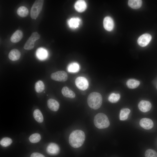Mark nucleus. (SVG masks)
I'll use <instances>...</instances> for the list:
<instances>
[{
  "label": "nucleus",
  "mask_w": 157,
  "mask_h": 157,
  "mask_svg": "<svg viewBox=\"0 0 157 157\" xmlns=\"http://www.w3.org/2000/svg\"><path fill=\"white\" fill-rule=\"evenodd\" d=\"M85 139V135L83 131L81 130H75L70 134L69 137V143L72 147L78 148L83 144Z\"/></svg>",
  "instance_id": "obj_1"
},
{
  "label": "nucleus",
  "mask_w": 157,
  "mask_h": 157,
  "mask_svg": "<svg viewBox=\"0 0 157 157\" xmlns=\"http://www.w3.org/2000/svg\"><path fill=\"white\" fill-rule=\"evenodd\" d=\"M102 98L101 95L97 92H93L88 96L87 102L91 108L96 110L99 108L102 103Z\"/></svg>",
  "instance_id": "obj_2"
},
{
  "label": "nucleus",
  "mask_w": 157,
  "mask_h": 157,
  "mask_svg": "<svg viewBox=\"0 0 157 157\" xmlns=\"http://www.w3.org/2000/svg\"><path fill=\"white\" fill-rule=\"evenodd\" d=\"M94 122L95 126L99 129L107 128L110 125V122L107 116L102 113H99L95 116Z\"/></svg>",
  "instance_id": "obj_3"
},
{
  "label": "nucleus",
  "mask_w": 157,
  "mask_h": 157,
  "mask_svg": "<svg viewBox=\"0 0 157 157\" xmlns=\"http://www.w3.org/2000/svg\"><path fill=\"white\" fill-rule=\"evenodd\" d=\"M44 0H36L33 4L30 11V16L32 19H36L41 12Z\"/></svg>",
  "instance_id": "obj_4"
},
{
  "label": "nucleus",
  "mask_w": 157,
  "mask_h": 157,
  "mask_svg": "<svg viewBox=\"0 0 157 157\" xmlns=\"http://www.w3.org/2000/svg\"><path fill=\"white\" fill-rule=\"evenodd\" d=\"M40 38V35L37 32L33 33L25 43L24 48L26 50L33 49L34 47L35 42L39 39Z\"/></svg>",
  "instance_id": "obj_5"
},
{
  "label": "nucleus",
  "mask_w": 157,
  "mask_h": 157,
  "mask_svg": "<svg viewBox=\"0 0 157 157\" xmlns=\"http://www.w3.org/2000/svg\"><path fill=\"white\" fill-rule=\"evenodd\" d=\"M51 77L52 80L54 81L65 82L67 79L68 75L65 72L60 71L52 73L51 75Z\"/></svg>",
  "instance_id": "obj_6"
},
{
  "label": "nucleus",
  "mask_w": 157,
  "mask_h": 157,
  "mask_svg": "<svg viewBox=\"0 0 157 157\" xmlns=\"http://www.w3.org/2000/svg\"><path fill=\"white\" fill-rule=\"evenodd\" d=\"M75 83L77 88L82 90H86L88 87V81L83 77L79 76L77 77L75 80Z\"/></svg>",
  "instance_id": "obj_7"
},
{
  "label": "nucleus",
  "mask_w": 157,
  "mask_h": 157,
  "mask_svg": "<svg viewBox=\"0 0 157 157\" xmlns=\"http://www.w3.org/2000/svg\"><path fill=\"white\" fill-rule=\"evenodd\" d=\"M151 39V35L148 33H145L140 36L138 40V43L140 46H146Z\"/></svg>",
  "instance_id": "obj_8"
},
{
  "label": "nucleus",
  "mask_w": 157,
  "mask_h": 157,
  "mask_svg": "<svg viewBox=\"0 0 157 157\" xmlns=\"http://www.w3.org/2000/svg\"><path fill=\"white\" fill-rule=\"evenodd\" d=\"M46 151L49 154L52 155H57L60 152V148L56 143H51L47 146Z\"/></svg>",
  "instance_id": "obj_9"
},
{
  "label": "nucleus",
  "mask_w": 157,
  "mask_h": 157,
  "mask_svg": "<svg viewBox=\"0 0 157 157\" xmlns=\"http://www.w3.org/2000/svg\"><path fill=\"white\" fill-rule=\"evenodd\" d=\"M139 124L141 127L147 130L150 129L154 126L153 121L151 119L148 118H143L141 119Z\"/></svg>",
  "instance_id": "obj_10"
},
{
  "label": "nucleus",
  "mask_w": 157,
  "mask_h": 157,
  "mask_svg": "<svg viewBox=\"0 0 157 157\" xmlns=\"http://www.w3.org/2000/svg\"><path fill=\"white\" fill-rule=\"evenodd\" d=\"M103 25L106 30L108 31H111L114 27V22L113 19L109 16L106 17L103 21Z\"/></svg>",
  "instance_id": "obj_11"
},
{
  "label": "nucleus",
  "mask_w": 157,
  "mask_h": 157,
  "mask_svg": "<svg viewBox=\"0 0 157 157\" xmlns=\"http://www.w3.org/2000/svg\"><path fill=\"white\" fill-rule=\"evenodd\" d=\"M139 109L142 112H146L149 111L151 107V104L150 102L147 101L142 100L140 101L138 105Z\"/></svg>",
  "instance_id": "obj_12"
},
{
  "label": "nucleus",
  "mask_w": 157,
  "mask_h": 157,
  "mask_svg": "<svg viewBox=\"0 0 157 157\" xmlns=\"http://www.w3.org/2000/svg\"><path fill=\"white\" fill-rule=\"evenodd\" d=\"M81 23V19L78 17H73L69 19L68 24L71 28L75 29L78 27Z\"/></svg>",
  "instance_id": "obj_13"
},
{
  "label": "nucleus",
  "mask_w": 157,
  "mask_h": 157,
  "mask_svg": "<svg viewBox=\"0 0 157 157\" xmlns=\"http://www.w3.org/2000/svg\"><path fill=\"white\" fill-rule=\"evenodd\" d=\"M48 107L52 111H56L59 108V104L58 102L54 99H50L47 101Z\"/></svg>",
  "instance_id": "obj_14"
},
{
  "label": "nucleus",
  "mask_w": 157,
  "mask_h": 157,
  "mask_svg": "<svg viewBox=\"0 0 157 157\" xmlns=\"http://www.w3.org/2000/svg\"><path fill=\"white\" fill-rule=\"evenodd\" d=\"M75 10L79 12H82L85 10L87 8V4L85 2L82 0H78L74 5Z\"/></svg>",
  "instance_id": "obj_15"
},
{
  "label": "nucleus",
  "mask_w": 157,
  "mask_h": 157,
  "mask_svg": "<svg viewBox=\"0 0 157 157\" xmlns=\"http://www.w3.org/2000/svg\"><path fill=\"white\" fill-rule=\"evenodd\" d=\"M23 33L22 31L19 30L16 31L12 35L10 38V41L14 43L17 42L22 38Z\"/></svg>",
  "instance_id": "obj_16"
},
{
  "label": "nucleus",
  "mask_w": 157,
  "mask_h": 157,
  "mask_svg": "<svg viewBox=\"0 0 157 157\" xmlns=\"http://www.w3.org/2000/svg\"><path fill=\"white\" fill-rule=\"evenodd\" d=\"M20 52L16 49H14L11 50L8 54L9 58L12 61L18 60L20 58Z\"/></svg>",
  "instance_id": "obj_17"
},
{
  "label": "nucleus",
  "mask_w": 157,
  "mask_h": 157,
  "mask_svg": "<svg viewBox=\"0 0 157 157\" xmlns=\"http://www.w3.org/2000/svg\"><path fill=\"white\" fill-rule=\"evenodd\" d=\"M62 93L65 97L70 98H74L75 97L74 92L66 86L63 87L62 90Z\"/></svg>",
  "instance_id": "obj_18"
},
{
  "label": "nucleus",
  "mask_w": 157,
  "mask_h": 157,
  "mask_svg": "<svg viewBox=\"0 0 157 157\" xmlns=\"http://www.w3.org/2000/svg\"><path fill=\"white\" fill-rule=\"evenodd\" d=\"M36 54L37 57L40 60L45 59L48 56L47 51L44 48H40L36 51Z\"/></svg>",
  "instance_id": "obj_19"
},
{
  "label": "nucleus",
  "mask_w": 157,
  "mask_h": 157,
  "mask_svg": "<svg viewBox=\"0 0 157 157\" xmlns=\"http://www.w3.org/2000/svg\"><path fill=\"white\" fill-rule=\"evenodd\" d=\"M142 1L141 0H129L128 2L129 6L131 8L137 9L141 6Z\"/></svg>",
  "instance_id": "obj_20"
},
{
  "label": "nucleus",
  "mask_w": 157,
  "mask_h": 157,
  "mask_svg": "<svg viewBox=\"0 0 157 157\" xmlns=\"http://www.w3.org/2000/svg\"><path fill=\"white\" fill-rule=\"evenodd\" d=\"M80 67L78 64L75 62L70 64L67 67L68 72L71 73H75L78 72L79 69Z\"/></svg>",
  "instance_id": "obj_21"
},
{
  "label": "nucleus",
  "mask_w": 157,
  "mask_h": 157,
  "mask_svg": "<svg viewBox=\"0 0 157 157\" xmlns=\"http://www.w3.org/2000/svg\"><path fill=\"white\" fill-rule=\"evenodd\" d=\"M35 119L39 123H42L43 121V117L40 111L38 109L35 110L33 113Z\"/></svg>",
  "instance_id": "obj_22"
},
{
  "label": "nucleus",
  "mask_w": 157,
  "mask_h": 157,
  "mask_svg": "<svg viewBox=\"0 0 157 157\" xmlns=\"http://www.w3.org/2000/svg\"><path fill=\"white\" fill-rule=\"evenodd\" d=\"M140 84V82L134 79H130L127 81L126 85L131 89H134L138 87Z\"/></svg>",
  "instance_id": "obj_23"
},
{
  "label": "nucleus",
  "mask_w": 157,
  "mask_h": 157,
  "mask_svg": "<svg viewBox=\"0 0 157 157\" xmlns=\"http://www.w3.org/2000/svg\"><path fill=\"white\" fill-rule=\"evenodd\" d=\"M17 13L20 17H25L28 15L29 12L27 8L24 6H21L17 10Z\"/></svg>",
  "instance_id": "obj_24"
},
{
  "label": "nucleus",
  "mask_w": 157,
  "mask_h": 157,
  "mask_svg": "<svg viewBox=\"0 0 157 157\" xmlns=\"http://www.w3.org/2000/svg\"><path fill=\"white\" fill-rule=\"evenodd\" d=\"M130 112V110L128 108L122 109L120 113V119L121 120H124L128 118V115Z\"/></svg>",
  "instance_id": "obj_25"
},
{
  "label": "nucleus",
  "mask_w": 157,
  "mask_h": 157,
  "mask_svg": "<svg viewBox=\"0 0 157 157\" xmlns=\"http://www.w3.org/2000/svg\"><path fill=\"white\" fill-rule=\"evenodd\" d=\"M35 91L38 93L42 92L44 89V85L41 81H37L35 84Z\"/></svg>",
  "instance_id": "obj_26"
},
{
  "label": "nucleus",
  "mask_w": 157,
  "mask_h": 157,
  "mask_svg": "<svg viewBox=\"0 0 157 157\" xmlns=\"http://www.w3.org/2000/svg\"><path fill=\"white\" fill-rule=\"evenodd\" d=\"M120 98V95L118 94L112 93L109 96L108 101L112 103H115L117 102Z\"/></svg>",
  "instance_id": "obj_27"
},
{
  "label": "nucleus",
  "mask_w": 157,
  "mask_h": 157,
  "mask_svg": "<svg viewBox=\"0 0 157 157\" xmlns=\"http://www.w3.org/2000/svg\"><path fill=\"white\" fill-rule=\"evenodd\" d=\"M40 135L38 133H35L31 135L29 139L30 142L32 143H36L39 142L41 140Z\"/></svg>",
  "instance_id": "obj_28"
},
{
  "label": "nucleus",
  "mask_w": 157,
  "mask_h": 157,
  "mask_svg": "<svg viewBox=\"0 0 157 157\" xmlns=\"http://www.w3.org/2000/svg\"><path fill=\"white\" fill-rule=\"evenodd\" d=\"M12 142V140L11 139L8 137H5L1 139L0 144L3 147H7L10 145Z\"/></svg>",
  "instance_id": "obj_29"
},
{
  "label": "nucleus",
  "mask_w": 157,
  "mask_h": 157,
  "mask_svg": "<svg viewBox=\"0 0 157 157\" xmlns=\"http://www.w3.org/2000/svg\"><path fill=\"white\" fill-rule=\"evenodd\" d=\"M145 157H157V152L151 149H147L145 152Z\"/></svg>",
  "instance_id": "obj_30"
},
{
  "label": "nucleus",
  "mask_w": 157,
  "mask_h": 157,
  "mask_svg": "<svg viewBox=\"0 0 157 157\" xmlns=\"http://www.w3.org/2000/svg\"><path fill=\"white\" fill-rule=\"evenodd\" d=\"M30 157H45L42 154L37 152L33 153L31 155Z\"/></svg>",
  "instance_id": "obj_31"
}]
</instances>
